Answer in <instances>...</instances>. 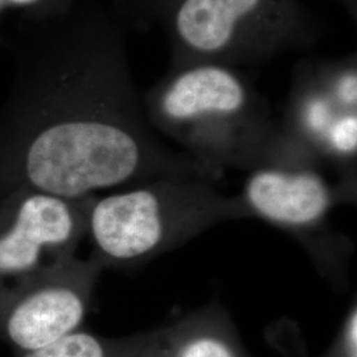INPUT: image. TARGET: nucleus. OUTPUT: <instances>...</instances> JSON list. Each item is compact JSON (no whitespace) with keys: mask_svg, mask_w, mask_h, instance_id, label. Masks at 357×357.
Masks as SVG:
<instances>
[{"mask_svg":"<svg viewBox=\"0 0 357 357\" xmlns=\"http://www.w3.org/2000/svg\"><path fill=\"white\" fill-rule=\"evenodd\" d=\"M132 342L110 340L90 332H73L63 339L13 357H128Z\"/></svg>","mask_w":357,"mask_h":357,"instance_id":"9d476101","label":"nucleus"},{"mask_svg":"<svg viewBox=\"0 0 357 357\" xmlns=\"http://www.w3.org/2000/svg\"><path fill=\"white\" fill-rule=\"evenodd\" d=\"M102 268L75 255L0 298V344L24 354L81 330Z\"/></svg>","mask_w":357,"mask_h":357,"instance_id":"423d86ee","label":"nucleus"},{"mask_svg":"<svg viewBox=\"0 0 357 357\" xmlns=\"http://www.w3.org/2000/svg\"><path fill=\"white\" fill-rule=\"evenodd\" d=\"M318 162L314 153L282 131L280 141L253 167L246 181V208L287 228L319 224L331 209L333 193L315 168Z\"/></svg>","mask_w":357,"mask_h":357,"instance_id":"0eeeda50","label":"nucleus"},{"mask_svg":"<svg viewBox=\"0 0 357 357\" xmlns=\"http://www.w3.org/2000/svg\"><path fill=\"white\" fill-rule=\"evenodd\" d=\"M343 7L347 13L352 17V20L357 19V0H337Z\"/></svg>","mask_w":357,"mask_h":357,"instance_id":"f8f14e48","label":"nucleus"},{"mask_svg":"<svg viewBox=\"0 0 357 357\" xmlns=\"http://www.w3.org/2000/svg\"><path fill=\"white\" fill-rule=\"evenodd\" d=\"M24 31L0 107V196L26 190L78 200L212 171L158 137L123 31L100 4L77 3Z\"/></svg>","mask_w":357,"mask_h":357,"instance_id":"f257e3e1","label":"nucleus"},{"mask_svg":"<svg viewBox=\"0 0 357 357\" xmlns=\"http://www.w3.org/2000/svg\"><path fill=\"white\" fill-rule=\"evenodd\" d=\"M78 0H0V29L11 17L24 28L36 26L69 13Z\"/></svg>","mask_w":357,"mask_h":357,"instance_id":"9b49d317","label":"nucleus"},{"mask_svg":"<svg viewBox=\"0 0 357 357\" xmlns=\"http://www.w3.org/2000/svg\"><path fill=\"white\" fill-rule=\"evenodd\" d=\"M153 351V357H240L225 332L204 320L178 328Z\"/></svg>","mask_w":357,"mask_h":357,"instance_id":"1a4fd4ad","label":"nucleus"},{"mask_svg":"<svg viewBox=\"0 0 357 357\" xmlns=\"http://www.w3.org/2000/svg\"><path fill=\"white\" fill-rule=\"evenodd\" d=\"M94 197L72 200L26 190L0 196V298L75 257Z\"/></svg>","mask_w":357,"mask_h":357,"instance_id":"39448f33","label":"nucleus"},{"mask_svg":"<svg viewBox=\"0 0 357 357\" xmlns=\"http://www.w3.org/2000/svg\"><path fill=\"white\" fill-rule=\"evenodd\" d=\"M138 24L159 28L169 66L266 64L319 41L321 26L302 0H118Z\"/></svg>","mask_w":357,"mask_h":357,"instance_id":"7ed1b4c3","label":"nucleus"},{"mask_svg":"<svg viewBox=\"0 0 357 357\" xmlns=\"http://www.w3.org/2000/svg\"><path fill=\"white\" fill-rule=\"evenodd\" d=\"M204 176H171L94 197L86 234L102 266H128L159 255L218 220L240 213Z\"/></svg>","mask_w":357,"mask_h":357,"instance_id":"20e7f679","label":"nucleus"},{"mask_svg":"<svg viewBox=\"0 0 357 357\" xmlns=\"http://www.w3.org/2000/svg\"><path fill=\"white\" fill-rule=\"evenodd\" d=\"M357 116V54L294 65L282 131L318 159L326 158L335 130Z\"/></svg>","mask_w":357,"mask_h":357,"instance_id":"6e6552de","label":"nucleus"},{"mask_svg":"<svg viewBox=\"0 0 357 357\" xmlns=\"http://www.w3.org/2000/svg\"><path fill=\"white\" fill-rule=\"evenodd\" d=\"M155 131L178 142L195 160L253 168L282 134L268 100L243 69L218 64L169 66L143 94Z\"/></svg>","mask_w":357,"mask_h":357,"instance_id":"f03ea898","label":"nucleus"}]
</instances>
